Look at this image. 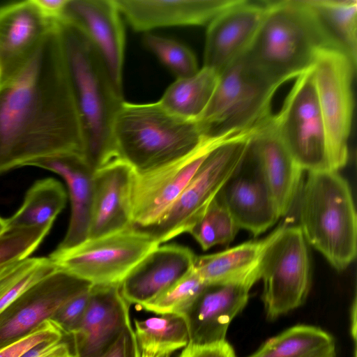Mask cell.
<instances>
[{"mask_svg": "<svg viewBox=\"0 0 357 357\" xmlns=\"http://www.w3.org/2000/svg\"><path fill=\"white\" fill-rule=\"evenodd\" d=\"M83 150L56 21L25 67L0 85V175Z\"/></svg>", "mask_w": 357, "mask_h": 357, "instance_id": "1", "label": "cell"}, {"mask_svg": "<svg viewBox=\"0 0 357 357\" xmlns=\"http://www.w3.org/2000/svg\"><path fill=\"white\" fill-rule=\"evenodd\" d=\"M63 59L79 122L83 155L95 172L117 158L112 128L123 98L88 38L75 26L56 20Z\"/></svg>", "mask_w": 357, "mask_h": 357, "instance_id": "2", "label": "cell"}, {"mask_svg": "<svg viewBox=\"0 0 357 357\" xmlns=\"http://www.w3.org/2000/svg\"><path fill=\"white\" fill-rule=\"evenodd\" d=\"M112 137L117 158L135 173H144L187 156L207 137L197 121L178 117L158 102L123 101L114 121Z\"/></svg>", "mask_w": 357, "mask_h": 357, "instance_id": "3", "label": "cell"}, {"mask_svg": "<svg viewBox=\"0 0 357 357\" xmlns=\"http://www.w3.org/2000/svg\"><path fill=\"white\" fill-rule=\"evenodd\" d=\"M326 48L303 0L266 1L265 13L245 55L278 87L310 69Z\"/></svg>", "mask_w": 357, "mask_h": 357, "instance_id": "4", "label": "cell"}, {"mask_svg": "<svg viewBox=\"0 0 357 357\" xmlns=\"http://www.w3.org/2000/svg\"><path fill=\"white\" fill-rule=\"evenodd\" d=\"M299 227L307 243L337 271L357 251V217L350 186L337 171L307 172L299 192Z\"/></svg>", "mask_w": 357, "mask_h": 357, "instance_id": "5", "label": "cell"}, {"mask_svg": "<svg viewBox=\"0 0 357 357\" xmlns=\"http://www.w3.org/2000/svg\"><path fill=\"white\" fill-rule=\"evenodd\" d=\"M278 87L264 77L245 53L218 74L212 97L199 118L207 137H231L255 131L273 115Z\"/></svg>", "mask_w": 357, "mask_h": 357, "instance_id": "6", "label": "cell"}, {"mask_svg": "<svg viewBox=\"0 0 357 357\" xmlns=\"http://www.w3.org/2000/svg\"><path fill=\"white\" fill-rule=\"evenodd\" d=\"M255 132L235 136L215 147L161 220L153 227L138 229L149 233L160 245L188 233L244 165Z\"/></svg>", "mask_w": 357, "mask_h": 357, "instance_id": "7", "label": "cell"}, {"mask_svg": "<svg viewBox=\"0 0 357 357\" xmlns=\"http://www.w3.org/2000/svg\"><path fill=\"white\" fill-rule=\"evenodd\" d=\"M158 244L134 227L95 238L48 257L56 267L93 285L121 284L129 272Z\"/></svg>", "mask_w": 357, "mask_h": 357, "instance_id": "8", "label": "cell"}, {"mask_svg": "<svg viewBox=\"0 0 357 357\" xmlns=\"http://www.w3.org/2000/svg\"><path fill=\"white\" fill-rule=\"evenodd\" d=\"M262 298L270 319L305 302L310 289L311 269L307 243L298 225H280L262 261Z\"/></svg>", "mask_w": 357, "mask_h": 357, "instance_id": "9", "label": "cell"}, {"mask_svg": "<svg viewBox=\"0 0 357 357\" xmlns=\"http://www.w3.org/2000/svg\"><path fill=\"white\" fill-rule=\"evenodd\" d=\"M273 122L294 160L307 172L331 170L312 68L298 76Z\"/></svg>", "mask_w": 357, "mask_h": 357, "instance_id": "10", "label": "cell"}, {"mask_svg": "<svg viewBox=\"0 0 357 357\" xmlns=\"http://www.w3.org/2000/svg\"><path fill=\"white\" fill-rule=\"evenodd\" d=\"M356 67L342 54L327 48L321 50L312 67L333 171L338 172L349 160L354 106L352 82Z\"/></svg>", "mask_w": 357, "mask_h": 357, "instance_id": "11", "label": "cell"}, {"mask_svg": "<svg viewBox=\"0 0 357 357\" xmlns=\"http://www.w3.org/2000/svg\"><path fill=\"white\" fill-rule=\"evenodd\" d=\"M232 137H206L194 151L176 162L144 173L134 172L132 227L157 225L210 152Z\"/></svg>", "mask_w": 357, "mask_h": 357, "instance_id": "12", "label": "cell"}, {"mask_svg": "<svg viewBox=\"0 0 357 357\" xmlns=\"http://www.w3.org/2000/svg\"><path fill=\"white\" fill-rule=\"evenodd\" d=\"M91 285L59 268L33 285L0 312V349L51 319L66 302Z\"/></svg>", "mask_w": 357, "mask_h": 357, "instance_id": "13", "label": "cell"}, {"mask_svg": "<svg viewBox=\"0 0 357 357\" xmlns=\"http://www.w3.org/2000/svg\"><path fill=\"white\" fill-rule=\"evenodd\" d=\"M59 20L73 24L88 38L116 93L123 98L125 32L114 0H68Z\"/></svg>", "mask_w": 357, "mask_h": 357, "instance_id": "14", "label": "cell"}, {"mask_svg": "<svg viewBox=\"0 0 357 357\" xmlns=\"http://www.w3.org/2000/svg\"><path fill=\"white\" fill-rule=\"evenodd\" d=\"M56 21L44 16L33 0L0 7V85L25 67Z\"/></svg>", "mask_w": 357, "mask_h": 357, "instance_id": "15", "label": "cell"}, {"mask_svg": "<svg viewBox=\"0 0 357 357\" xmlns=\"http://www.w3.org/2000/svg\"><path fill=\"white\" fill-rule=\"evenodd\" d=\"M120 284L91 285L82 319L70 335L75 357H98L131 323Z\"/></svg>", "mask_w": 357, "mask_h": 357, "instance_id": "16", "label": "cell"}, {"mask_svg": "<svg viewBox=\"0 0 357 357\" xmlns=\"http://www.w3.org/2000/svg\"><path fill=\"white\" fill-rule=\"evenodd\" d=\"M266 1L238 0L208 24L204 67L217 73L239 58L250 47L263 19Z\"/></svg>", "mask_w": 357, "mask_h": 357, "instance_id": "17", "label": "cell"}, {"mask_svg": "<svg viewBox=\"0 0 357 357\" xmlns=\"http://www.w3.org/2000/svg\"><path fill=\"white\" fill-rule=\"evenodd\" d=\"M133 176L131 167L120 158L111 160L94 172L88 238L132 227Z\"/></svg>", "mask_w": 357, "mask_h": 357, "instance_id": "18", "label": "cell"}, {"mask_svg": "<svg viewBox=\"0 0 357 357\" xmlns=\"http://www.w3.org/2000/svg\"><path fill=\"white\" fill-rule=\"evenodd\" d=\"M250 152L280 217L285 215L299 195L304 171L280 139L273 115L255 131Z\"/></svg>", "mask_w": 357, "mask_h": 357, "instance_id": "19", "label": "cell"}, {"mask_svg": "<svg viewBox=\"0 0 357 357\" xmlns=\"http://www.w3.org/2000/svg\"><path fill=\"white\" fill-rule=\"evenodd\" d=\"M252 287L243 283L207 285L181 314L187 325L189 343L226 340L229 326L245 307Z\"/></svg>", "mask_w": 357, "mask_h": 357, "instance_id": "20", "label": "cell"}, {"mask_svg": "<svg viewBox=\"0 0 357 357\" xmlns=\"http://www.w3.org/2000/svg\"><path fill=\"white\" fill-rule=\"evenodd\" d=\"M196 257L181 245H159L121 282L122 296L130 305L139 306L153 301L193 268Z\"/></svg>", "mask_w": 357, "mask_h": 357, "instance_id": "21", "label": "cell"}, {"mask_svg": "<svg viewBox=\"0 0 357 357\" xmlns=\"http://www.w3.org/2000/svg\"><path fill=\"white\" fill-rule=\"evenodd\" d=\"M135 31L208 24L238 0H114Z\"/></svg>", "mask_w": 357, "mask_h": 357, "instance_id": "22", "label": "cell"}, {"mask_svg": "<svg viewBox=\"0 0 357 357\" xmlns=\"http://www.w3.org/2000/svg\"><path fill=\"white\" fill-rule=\"evenodd\" d=\"M29 166L57 174L67 184L71 215L67 232L56 250H66L85 241L91 223L94 171L84 155L77 153H63L36 160Z\"/></svg>", "mask_w": 357, "mask_h": 357, "instance_id": "23", "label": "cell"}, {"mask_svg": "<svg viewBox=\"0 0 357 357\" xmlns=\"http://www.w3.org/2000/svg\"><path fill=\"white\" fill-rule=\"evenodd\" d=\"M240 229L259 236L280 218L278 208L257 168L252 174L241 169L217 196Z\"/></svg>", "mask_w": 357, "mask_h": 357, "instance_id": "24", "label": "cell"}, {"mask_svg": "<svg viewBox=\"0 0 357 357\" xmlns=\"http://www.w3.org/2000/svg\"><path fill=\"white\" fill-rule=\"evenodd\" d=\"M280 226L268 236L216 253L197 256L195 269L207 284L243 283L252 287L261 279L265 251Z\"/></svg>", "mask_w": 357, "mask_h": 357, "instance_id": "25", "label": "cell"}, {"mask_svg": "<svg viewBox=\"0 0 357 357\" xmlns=\"http://www.w3.org/2000/svg\"><path fill=\"white\" fill-rule=\"evenodd\" d=\"M327 49L356 66L357 1L303 0Z\"/></svg>", "mask_w": 357, "mask_h": 357, "instance_id": "26", "label": "cell"}, {"mask_svg": "<svg viewBox=\"0 0 357 357\" xmlns=\"http://www.w3.org/2000/svg\"><path fill=\"white\" fill-rule=\"evenodd\" d=\"M333 337L310 325L294 326L267 340L248 357H335Z\"/></svg>", "mask_w": 357, "mask_h": 357, "instance_id": "27", "label": "cell"}, {"mask_svg": "<svg viewBox=\"0 0 357 357\" xmlns=\"http://www.w3.org/2000/svg\"><path fill=\"white\" fill-rule=\"evenodd\" d=\"M133 330L140 357H171L189 344L185 321L178 314L133 319Z\"/></svg>", "mask_w": 357, "mask_h": 357, "instance_id": "28", "label": "cell"}, {"mask_svg": "<svg viewBox=\"0 0 357 357\" xmlns=\"http://www.w3.org/2000/svg\"><path fill=\"white\" fill-rule=\"evenodd\" d=\"M218 78V73L203 66L190 77L176 79L158 102L178 117L197 121L212 97Z\"/></svg>", "mask_w": 357, "mask_h": 357, "instance_id": "29", "label": "cell"}, {"mask_svg": "<svg viewBox=\"0 0 357 357\" xmlns=\"http://www.w3.org/2000/svg\"><path fill=\"white\" fill-rule=\"evenodd\" d=\"M66 200V192L57 180L38 181L27 191L18 211L5 219L6 228L52 226Z\"/></svg>", "mask_w": 357, "mask_h": 357, "instance_id": "30", "label": "cell"}, {"mask_svg": "<svg viewBox=\"0 0 357 357\" xmlns=\"http://www.w3.org/2000/svg\"><path fill=\"white\" fill-rule=\"evenodd\" d=\"M239 229L231 215L217 197L188 233L203 250H207L217 245L229 243Z\"/></svg>", "mask_w": 357, "mask_h": 357, "instance_id": "31", "label": "cell"}, {"mask_svg": "<svg viewBox=\"0 0 357 357\" xmlns=\"http://www.w3.org/2000/svg\"><path fill=\"white\" fill-rule=\"evenodd\" d=\"M206 286L193 267L184 277L141 307L157 314H181Z\"/></svg>", "mask_w": 357, "mask_h": 357, "instance_id": "32", "label": "cell"}, {"mask_svg": "<svg viewBox=\"0 0 357 357\" xmlns=\"http://www.w3.org/2000/svg\"><path fill=\"white\" fill-rule=\"evenodd\" d=\"M142 42L176 79L190 77L199 70L195 54L180 42L150 33H145Z\"/></svg>", "mask_w": 357, "mask_h": 357, "instance_id": "33", "label": "cell"}, {"mask_svg": "<svg viewBox=\"0 0 357 357\" xmlns=\"http://www.w3.org/2000/svg\"><path fill=\"white\" fill-rule=\"evenodd\" d=\"M52 226L6 228L0 233V269L29 257Z\"/></svg>", "mask_w": 357, "mask_h": 357, "instance_id": "34", "label": "cell"}, {"mask_svg": "<svg viewBox=\"0 0 357 357\" xmlns=\"http://www.w3.org/2000/svg\"><path fill=\"white\" fill-rule=\"evenodd\" d=\"M63 333L51 319H47L32 332L0 349V357H22L38 344L50 340H61Z\"/></svg>", "mask_w": 357, "mask_h": 357, "instance_id": "35", "label": "cell"}, {"mask_svg": "<svg viewBox=\"0 0 357 357\" xmlns=\"http://www.w3.org/2000/svg\"><path fill=\"white\" fill-rule=\"evenodd\" d=\"M57 269L49 257H38L37 262L0 296V312L22 294Z\"/></svg>", "mask_w": 357, "mask_h": 357, "instance_id": "36", "label": "cell"}, {"mask_svg": "<svg viewBox=\"0 0 357 357\" xmlns=\"http://www.w3.org/2000/svg\"><path fill=\"white\" fill-rule=\"evenodd\" d=\"M89 291L90 289L69 300L51 319L63 335H71L78 328L89 302Z\"/></svg>", "mask_w": 357, "mask_h": 357, "instance_id": "37", "label": "cell"}, {"mask_svg": "<svg viewBox=\"0 0 357 357\" xmlns=\"http://www.w3.org/2000/svg\"><path fill=\"white\" fill-rule=\"evenodd\" d=\"M98 357H140L131 323L123 329L115 341Z\"/></svg>", "mask_w": 357, "mask_h": 357, "instance_id": "38", "label": "cell"}, {"mask_svg": "<svg viewBox=\"0 0 357 357\" xmlns=\"http://www.w3.org/2000/svg\"><path fill=\"white\" fill-rule=\"evenodd\" d=\"M177 357H236L226 340L210 344H188Z\"/></svg>", "mask_w": 357, "mask_h": 357, "instance_id": "39", "label": "cell"}, {"mask_svg": "<svg viewBox=\"0 0 357 357\" xmlns=\"http://www.w3.org/2000/svg\"><path fill=\"white\" fill-rule=\"evenodd\" d=\"M36 261V257H29L9 264L0 270V296L26 273Z\"/></svg>", "mask_w": 357, "mask_h": 357, "instance_id": "40", "label": "cell"}, {"mask_svg": "<svg viewBox=\"0 0 357 357\" xmlns=\"http://www.w3.org/2000/svg\"><path fill=\"white\" fill-rule=\"evenodd\" d=\"M40 11L51 20H59L68 0H33Z\"/></svg>", "mask_w": 357, "mask_h": 357, "instance_id": "41", "label": "cell"}, {"mask_svg": "<svg viewBox=\"0 0 357 357\" xmlns=\"http://www.w3.org/2000/svg\"><path fill=\"white\" fill-rule=\"evenodd\" d=\"M61 340H50L43 342L22 357H44L50 353Z\"/></svg>", "mask_w": 357, "mask_h": 357, "instance_id": "42", "label": "cell"}, {"mask_svg": "<svg viewBox=\"0 0 357 357\" xmlns=\"http://www.w3.org/2000/svg\"><path fill=\"white\" fill-rule=\"evenodd\" d=\"M44 357H75L70 349L69 345L65 342H60L56 347Z\"/></svg>", "mask_w": 357, "mask_h": 357, "instance_id": "43", "label": "cell"}, {"mask_svg": "<svg viewBox=\"0 0 357 357\" xmlns=\"http://www.w3.org/2000/svg\"><path fill=\"white\" fill-rule=\"evenodd\" d=\"M6 229L5 219L0 217V233Z\"/></svg>", "mask_w": 357, "mask_h": 357, "instance_id": "44", "label": "cell"}, {"mask_svg": "<svg viewBox=\"0 0 357 357\" xmlns=\"http://www.w3.org/2000/svg\"><path fill=\"white\" fill-rule=\"evenodd\" d=\"M354 357H356V347L355 346V349H354Z\"/></svg>", "mask_w": 357, "mask_h": 357, "instance_id": "45", "label": "cell"}, {"mask_svg": "<svg viewBox=\"0 0 357 357\" xmlns=\"http://www.w3.org/2000/svg\"><path fill=\"white\" fill-rule=\"evenodd\" d=\"M2 268H1L0 270H1Z\"/></svg>", "mask_w": 357, "mask_h": 357, "instance_id": "46", "label": "cell"}]
</instances>
